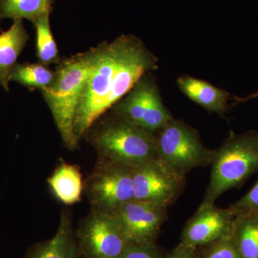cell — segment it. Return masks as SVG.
<instances>
[{
	"instance_id": "12",
	"label": "cell",
	"mask_w": 258,
	"mask_h": 258,
	"mask_svg": "<svg viewBox=\"0 0 258 258\" xmlns=\"http://www.w3.org/2000/svg\"><path fill=\"white\" fill-rule=\"evenodd\" d=\"M177 85L189 99L209 111L221 115L229 109L230 94L225 90L188 75L179 76Z\"/></svg>"
},
{
	"instance_id": "10",
	"label": "cell",
	"mask_w": 258,
	"mask_h": 258,
	"mask_svg": "<svg viewBox=\"0 0 258 258\" xmlns=\"http://www.w3.org/2000/svg\"><path fill=\"white\" fill-rule=\"evenodd\" d=\"M130 244L154 243L167 217V208L132 200L111 214Z\"/></svg>"
},
{
	"instance_id": "1",
	"label": "cell",
	"mask_w": 258,
	"mask_h": 258,
	"mask_svg": "<svg viewBox=\"0 0 258 258\" xmlns=\"http://www.w3.org/2000/svg\"><path fill=\"white\" fill-rule=\"evenodd\" d=\"M159 68V59L138 37L123 34L96 46L75 117L79 142L102 115L132 90L144 75Z\"/></svg>"
},
{
	"instance_id": "17",
	"label": "cell",
	"mask_w": 258,
	"mask_h": 258,
	"mask_svg": "<svg viewBox=\"0 0 258 258\" xmlns=\"http://www.w3.org/2000/svg\"><path fill=\"white\" fill-rule=\"evenodd\" d=\"M55 79V70L50 66L37 62L17 63L10 74V82L18 83L30 91L45 89Z\"/></svg>"
},
{
	"instance_id": "16",
	"label": "cell",
	"mask_w": 258,
	"mask_h": 258,
	"mask_svg": "<svg viewBox=\"0 0 258 258\" xmlns=\"http://www.w3.org/2000/svg\"><path fill=\"white\" fill-rule=\"evenodd\" d=\"M231 238L242 258H258V216L237 214Z\"/></svg>"
},
{
	"instance_id": "19",
	"label": "cell",
	"mask_w": 258,
	"mask_h": 258,
	"mask_svg": "<svg viewBox=\"0 0 258 258\" xmlns=\"http://www.w3.org/2000/svg\"><path fill=\"white\" fill-rule=\"evenodd\" d=\"M50 13L42 16L33 23L35 29V50L39 62L50 66L61 60L58 47L51 30Z\"/></svg>"
},
{
	"instance_id": "11",
	"label": "cell",
	"mask_w": 258,
	"mask_h": 258,
	"mask_svg": "<svg viewBox=\"0 0 258 258\" xmlns=\"http://www.w3.org/2000/svg\"><path fill=\"white\" fill-rule=\"evenodd\" d=\"M233 209L219 208L215 204L200 205L188 220L180 243L195 249L225 237H231L235 218Z\"/></svg>"
},
{
	"instance_id": "6",
	"label": "cell",
	"mask_w": 258,
	"mask_h": 258,
	"mask_svg": "<svg viewBox=\"0 0 258 258\" xmlns=\"http://www.w3.org/2000/svg\"><path fill=\"white\" fill-rule=\"evenodd\" d=\"M110 111L152 134L174 118L164 106L152 72L144 75Z\"/></svg>"
},
{
	"instance_id": "4",
	"label": "cell",
	"mask_w": 258,
	"mask_h": 258,
	"mask_svg": "<svg viewBox=\"0 0 258 258\" xmlns=\"http://www.w3.org/2000/svg\"><path fill=\"white\" fill-rule=\"evenodd\" d=\"M210 182L202 205H211L258 172V130L230 132L214 152Z\"/></svg>"
},
{
	"instance_id": "15",
	"label": "cell",
	"mask_w": 258,
	"mask_h": 258,
	"mask_svg": "<svg viewBox=\"0 0 258 258\" xmlns=\"http://www.w3.org/2000/svg\"><path fill=\"white\" fill-rule=\"evenodd\" d=\"M47 181L52 195L61 203L72 205L81 202L84 183L79 166L61 161Z\"/></svg>"
},
{
	"instance_id": "7",
	"label": "cell",
	"mask_w": 258,
	"mask_h": 258,
	"mask_svg": "<svg viewBox=\"0 0 258 258\" xmlns=\"http://www.w3.org/2000/svg\"><path fill=\"white\" fill-rule=\"evenodd\" d=\"M132 169L98 158L84 182V191L93 211L111 215L134 200Z\"/></svg>"
},
{
	"instance_id": "9",
	"label": "cell",
	"mask_w": 258,
	"mask_h": 258,
	"mask_svg": "<svg viewBox=\"0 0 258 258\" xmlns=\"http://www.w3.org/2000/svg\"><path fill=\"white\" fill-rule=\"evenodd\" d=\"M78 238L85 258H118L130 244L113 215L93 210L80 226Z\"/></svg>"
},
{
	"instance_id": "14",
	"label": "cell",
	"mask_w": 258,
	"mask_h": 258,
	"mask_svg": "<svg viewBox=\"0 0 258 258\" xmlns=\"http://www.w3.org/2000/svg\"><path fill=\"white\" fill-rule=\"evenodd\" d=\"M79 253L71 217L62 212L57 232L53 237L35 246L26 258H77Z\"/></svg>"
},
{
	"instance_id": "22",
	"label": "cell",
	"mask_w": 258,
	"mask_h": 258,
	"mask_svg": "<svg viewBox=\"0 0 258 258\" xmlns=\"http://www.w3.org/2000/svg\"><path fill=\"white\" fill-rule=\"evenodd\" d=\"M164 254L155 243L129 244L118 258H163Z\"/></svg>"
},
{
	"instance_id": "5",
	"label": "cell",
	"mask_w": 258,
	"mask_h": 258,
	"mask_svg": "<svg viewBox=\"0 0 258 258\" xmlns=\"http://www.w3.org/2000/svg\"><path fill=\"white\" fill-rule=\"evenodd\" d=\"M154 136L157 158L181 175L211 165L215 150L205 147L198 131L183 120L173 118Z\"/></svg>"
},
{
	"instance_id": "18",
	"label": "cell",
	"mask_w": 258,
	"mask_h": 258,
	"mask_svg": "<svg viewBox=\"0 0 258 258\" xmlns=\"http://www.w3.org/2000/svg\"><path fill=\"white\" fill-rule=\"evenodd\" d=\"M55 0H0V20L25 19L32 24L51 13Z\"/></svg>"
},
{
	"instance_id": "2",
	"label": "cell",
	"mask_w": 258,
	"mask_h": 258,
	"mask_svg": "<svg viewBox=\"0 0 258 258\" xmlns=\"http://www.w3.org/2000/svg\"><path fill=\"white\" fill-rule=\"evenodd\" d=\"M96 55V46L61 59L56 64L53 82L40 91L64 147L72 152L80 144L74 132L75 117Z\"/></svg>"
},
{
	"instance_id": "20",
	"label": "cell",
	"mask_w": 258,
	"mask_h": 258,
	"mask_svg": "<svg viewBox=\"0 0 258 258\" xmlns=\"http://www.w3.org/2000/svg\"><path fill=\"white\" fill-rule=\"evenodd\" d=\"M197 258H242L231 237H225L203 246Z\"/></svg>"
},
{
	"instance_id": "23",
	"label": "cell",
	"mask_w": 258,
	"mask_h": 258,
	"mask_svg": "<svg viewBox=\"0 0 258 258\" xmlns=\"http://www.w3.org/2000/svg\"><path fill=\"white\" fill-rule=\"evenodd\" d=\"M196 251L197 249L179 243L172 252L164 255L163 258H197Z\"/></svg>"
},
{
	"instance_id": "8",
	"label": "cell",
	"mask_w": 258,
	"mask_h": 258,
	"mask_svg": "<svg viewBox=\"0 0 258 258\" xmlns=\"http://www.w3.org/2000/svg\"><path fill=\"white\" fill-rule=\"evenodd\" d=\"M186 176L159 158L132 169L134 200L168 208L184 190Z\"/></svg>"
},
{
	"instance_id": "21",
	"label": "cell",
	"mask_w": 258,
	"mask_h": 258,
	"mask_svg": "<svg viewBox=\"0 0 258 258\" xmlns=\"http://www.w3.org/2000/svg\"><path fill=\"white\" fill-rule=\"evenodd\" d=\"M237 214H250L258 216V180L252 189L238 201L230 205Z\"/></svg>"
},
{
	"instance_id": "3",
	"label": "cell",
	"mask_w": 258,
	"mask_h": 258,
	"mask_svg": "<svg viewBox=\"0 0 258 258\" xmlns=\"http://www.w3.org/2000/svg\"><path fill=\"white\" fill-rule=\"evenodd\" d=\"M83 139L99 159L137 167L157 158L155 136L108 111L95 122Z\"/></svg>"
},
{
	"instance_id": "13",
	"label": "cell",
	"mask_w": 258,
	"mask_h": 258,
	"mask_svg": "<svg viewBox=\"0 0 258 258\" xmlns=\"http://www.w3.org/2000/svg\"><path fill=\"white\" fill-rule=\"evenodd\" d=\"M29 37L22 19L13 20L9 30L0 34V86L6 92L10 91V74Z\"/></svg>"
}]
</instances>
